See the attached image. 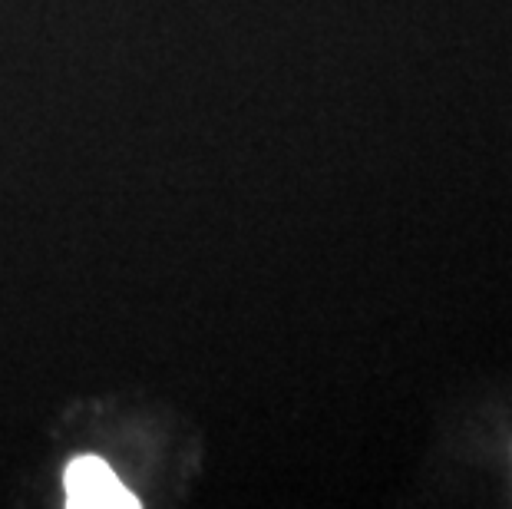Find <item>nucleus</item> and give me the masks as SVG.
<instances>
[{"mask_svg":"<svg viewBox=\"0 0 512 509\" xmlns=\"http://www.w3.org/2000/svg\"><path fill=\"white\" fill-rule=\"evenodd\" d=\"M70 509H136V496L116 480V473L96 457H80L63 476Z\"/></svg>","mask_w":512,"mask_h":509,"instance_id":"nucleus-1","label":"nucleus"}]
</instances>
